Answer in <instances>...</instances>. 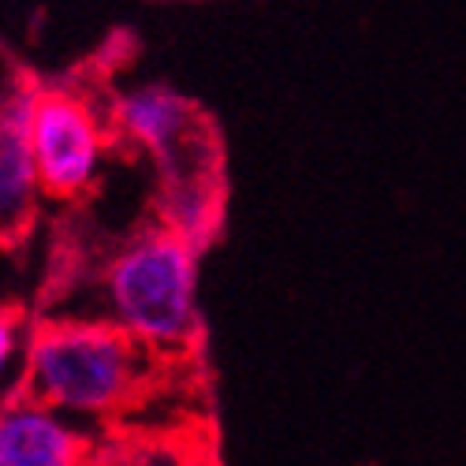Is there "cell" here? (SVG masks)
<instances>
[{"label":"cell","mask_w":466,"mask_h":466,"mask_svg":"<svg viewBox=\"0 0 466 466\" xmlns=\"http://www.w3.org/2000/svg\"><path fill=\"white\" fill-rule=\"evenodd\" d=\"M26 339H30V329H26V318L19 309H0V384L12 377V370L19 362H26Z\"/></svg>","instance_id":"obj_8"},{"label":"cell","mask_w":466,"mask_h":466,"mask_svg":"<svg viewBox=\"0 0 466 466\" xmlns=\"http://www.w3.org/2000/svg\"><path fill=\"white\" fill-rule=\"evenodd\" d=\"M37 90L15 86L0 97V243H19L42 198V179L30 153V116Z\"/></svg>","instance_id":"obj_5"},{"label":"cell","mask_w":466,"mask_h":466,"mask_svg":"<svg viewBox=\"0 0 466 466\" xmlns=\"http://www.w3.org/2000/svg\"><path fill=\"white\" fill-rule=\"evenodd\" d=\"M94 459V441L71 425V414L30 392L0 403V466H79Z\"/></svg>","instance_id":"obj_4"},{"label":"cell","mask_w":466,"mask_h":466,"mask_svg":"<svg viewBox=\"0 0 466 466\" xmlns=\"http://www.w3.org/2000/svg\"><path fill=\"white\" fill-rule=\"evenodd\" d=\"M157 220L168 224L172 231H179L190 247L206 250L224 220V176L161 183Z\"/></svg>","instance_id":"obj_7"},{"label":"cell","mask_w":466,"mask_h":466,"mask_svg":"<svg viewBox=\"0 0 466 466\" xmlns=\"http://www.w3.org/2000/svg\"><path fill=\"white\" fill-rule=\"evenodd\" d=\"M209 124L213 120L198 105L168 86H138L116 101V127L124 138L142 146L153 161Z\"/></svg>","instance_id":"obj_6"},{"label":"cell","mask_w":466,"mask_h":466,"mask_svg":"<svg viewBox=\"0 0 466 466\" xmlns=\"http://www.w3.org/2000/svg\"><path fill=\"white\" fill-rule=\"evenodd\" d=\"M153 359L116 321H46L26 339L23 392L71 418H116L146 396Z\"/></svg>","instance_id":"obj_1"},{"label":"cell","mask_w":466,"mask_h":466,"mask_svg":"<svg viewBox=\"0 0 466 466\" xmlns=\"http://www.w3.org/2000/svg\"><path fill=\"white\" fill-rule=\"evenodd\" d=\"M198 247L153 220L120 247L105 273L116 325L161 359H183L202 339Z\"/></svg>","instance_id":"obj_2"},{"label":"cell","mask_w":466,"mask_h":466,"mask_svg":"<svg viewBox=\"0 0 466 466\" xmlns=\"http://www.w3.org/2000/svg\"><path fill=\"white\" fill-rule=\"evenodd\" d=\"M30 153L49 198H83L97 183L105 138L86 101L64 90H46L34 101L30 116Z\"/></svg>","instance_id":"obj_3"}]
</instances>
